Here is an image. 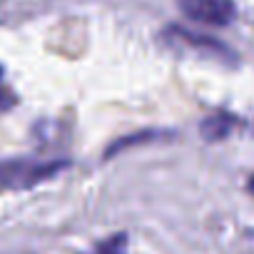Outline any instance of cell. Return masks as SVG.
<instances>
[{
	"label": "cell",
	"mask_w": 254,
	"mask_h": 254,
	"mask_svg": "<svg viewBox=\"0 0 254 254\" xmlns=\"http://www.w3.org/2000/svg\"><path fill=\"white\" fill-rule=\"evenodd\" d=\"M0 75H3V70H0ZM13 102H15V97L10 95V90H5L3 85H0V112L10 110V107H13Z\"/></svg>",
	"instance_id": "cell-6"
},
{
	"label": "cell",
	"mask_w": 254,
	"mask_h": 254,
	"mask_svg": "<svg viewBox=\"0 0 254 254\" xmlns=\"http://www.w3.org/2000/svg\"><path fill=\"white\" fill-rule=\"evenodd\" d=\"M180 8L187 18L204 25H227L234 18L229 0H180Z\"/></svg>",
	"instance_id": "cell-2"
},
{
	"label": "cell",
	"mask_w": 254,
	"mask_h": 254,
	"mask_svg": "<svg viewBox=\"0 0 254 254\" xmlns=\"http://www.w3.org/2000/svg\"><path fill=\"white\" fill-rule=\"evenodd\" d=\"M170 35H175L177 40H182V43H187V45H192V48H207L212 55H217V58H222V60H232V58H234L222 43L209 40V38H204V35H194V33H187V30H182V28H172Z\"/></svg>",
	"instance_id": "cell-3"
},
{
	"label": "cell",
	"mask_w": 254,
	"mask_h": 254,
	"mask_svg": "<svg viewBox=\"0 0 254 254\" xmlns=\"http://www.w3.org/2000/svg\"><path fill=\"white\" fill-rule=\"evenodd\" d=\"M247 190H249V194H254V175L249 177V182H247Z\"/></svg>",
	"instance_id": "cell-7"
},
{
	"label": "cell",
	"mask_w": 254,
	"mask_h": 254,
	"mask_svg": "<svg viewBox=\"0 0 254 254\" xmlns=\"http://www.w3.org/2000/svg\"><path fill=\"white\" fill-rule=\"evenodd\" d=\"M234 127V120L229 115H209L204 122H202V137L207 142H217V140H224Z\"/></svg>",
	"instance_id": "cell-4"
},
{
	"label": "cell",
	"mask_w": 254,
	"mask_h": 254,
	"mask_svg": "<svg viewBox=\"0 0 254 254\" xmlns=\"http://www.w3.org/2000/svg\"><path fill=\"white\" fill-rule=\"evenodd\" d=\"M67 160H3L0 162V187L3 190H30L40 182L53 180L63 170H67Z\"/></svg>",
	"instance_id": "cell-1"
},
{
	"label": "cell",
	"mask_w": 254,
	"mask_h": 254,
	"mask_svg": "<svg viewBox=\"0 0 254 254\" xmlns=\"http://www.w3.org/2000/svg\"><path fill=\"white\" fill-rule=\"evenodd\" d=\"M90 254H127V239H125V234H115L107 242L97 244Z\"/></svg>",
	"instance_id": "cell-5"
}]
</instances>
